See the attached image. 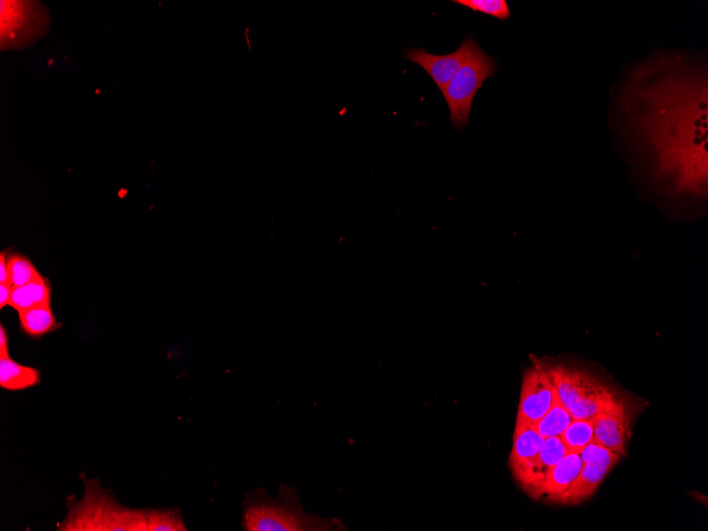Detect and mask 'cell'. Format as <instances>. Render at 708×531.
<instances>
[{
    "label": "cell",
    "mask_w": 708,
    "mask_h": 531,
    "mask_svg": "<svg viewBox=\"0 0 708 531\" xmlns=\"http://www.w3.org/2000/svg\"><path fill=\"white\" fill-rule=\"evenodd\" d=\"M618 130L674 196H707V69L654 55L630 70L616 97ZM633 148V149H634Z\"/></svg>",
    "instance_id": "1"
},
{
    "label": "cell",
    "mask_w": 708,
    "mask_h": 531,
    "mask_svg": "<svg viewBox=\"0 0 708 531\" xmlns=\"http://www.w3.org/2000/svg\"><path fill=\"white\" fill-rule=\"evenodd\" d=\"M561 403L574 419H593L599 414L627 411L625 399L590 371L565 365L545 366Z\"/></svg>",
    "instance_id": "2"
},
{
    "label": "cell",
    "mask_w": 708,
    "mask_h": 531,
    "mask_svg": "<svg viewBox=\"0 0 708 531\" xmlns=\"http://www.w3.org/2000/svg\"><path fill=\"white\" fill-rule=\"evenodd\" d=\"M242 526L246 531H314L330 530L326 520L308 515L300 504L297 492L281 486L273 499L260 488L247 494L243 504Z\"/></svg>",
    "instance_id": "3"
},
{
    "label": "cell",
    "mask_w": 708,
    "mask_h": 531,
    "mask_svg": "<svg viewBox=\"0 0 708 531\" xmlns=\"http://www.w3.org/2000/svg\"><path fill=\"white\" fill-rule=\"evenodd\" d=\"M90 483L86 484L85 498L74 505L59 530L147 531L145 510L123 507Z\"/></svg>",
    "instance_id": "4"
},
{
    "label": "cell",
    "mask_w": 708,
    "mask_h": 531,
    "mask_svg": "<svg viewBox=\"0 0 708 531\" xmlns=\"http://www.w3.org/2000/svg\"><path fill=\"white\" fill-rule=\"evenodd\" d=\"M497 74V63L477 43L447 86L444 95L449 106L452 126L460 131L468 128L475 95L488 79Z\"/></svg>",
    "instance_id": "5"
},
{
    "label": "cell",
    "mask_w": 708,
    "mask_h": 531,
    "mask_svg": "<svg viewBox=\"0 0 708 531\" xmlns=\"http://www.w3.org/2000/svg\"><path fill=\"white\" fill-rule=\"evenodd\" d=\"M557 391L545 366L536 364L523 378L517 424H536L550 411Z\"/></svg>",
    "instance_id": "6"
},
{
    "label": "cell",
    "mask_w": 708,
    "mask_h": 531,
    "mask_svg": "<svg viewBox=\"0 0 708 531\" xmlns=\"http://www.w3.org/2000/svg\"><path fill=\"white\" fill-rule=\"evenodd\" d=\"M580 455L581 470L566 504L577 505L591 498L622 457L595 442L584 448Z\"/></svg>",
    "instance_id": "7"
},
{
    "label": "cell",
    "mask_w": 708,
    "mask_h": 531,
    "mask_svg": "<svg viewBox=\"0 0 708 531\" xmlns=\"http://www.w3.org/2000/svg\"><path fill=\"white\" fill-rule=\"evenodd\" d=\"M475 43L474 39L467 37L462 45L449 55H432L424 48H406L403 52L406 60L426 70L440 92L444 93L469 56Z\"/></svg>",
    "instance_id": "8"
},
{
    "label": "cell",
    "mask_w": 708,
    "mask_h": 531,
    "mask_svg": "<svg viewBox=\"0 0 708 531\" xmlns=\"http://www.w3.org/2000/svg\"><path fill=\"white\" fill-rule=\"evenodd\" d=\"M581 466L580 454H566L553 470L548 473L536 499L566 504V500H568L569 494L578 479Z\"/></svg>",
    "instance_id": "9"
},
{
    "label": "cell",
    "mask_w": 708,
    "mask_h": 531,
    "mask_svg": "<svg viewBox=\"0 0 708 531\" xmlns=\"http://www.w3.org/2000/svg\"><path fill=\"white\" fill-rule=\"evenodd\" d=\"M561 437L545 438L543 447L533 463L518 481L522 488L530 495L537 498L538 491L548 473L568 454Z\"/></svg>",
    "instance_id": "10"
},
{
    "label": "cell",
    "mask_w": 708,
    "mask_h": 531,
    "mask_svg": "<svg viewBox=\"0 0 708 531\" xmlns=\"http://www.w3.org/2000/svg\"><path fill=\"white\" fill-rule=\"evenodd\" d=\"M593 423L595 444L623 456L630 428L627 411L599 414L593 418Z\"/></svg>",
    "instance_id": "11"
},
{
    "label": "cell",
    "mask_w": 708,
    "mask_h": 531,
    "mask_svg": "<svg viewBox=\"0 0 708 531\" xmlns=\"http://www.w3.org/2000/svg\"><path fill=\"white\" fill-rule=\"evenodd\" d=\"M545 438L536 429L535 424H517L509 465L516 480L519 481L533 460L541 451Z\"/></svg>",
    "instance_id": "12"
},
{
    "label": "cell",
    "mask_w": 708,
    "mask_h": 531,
    "mask_svg": "<svg viewBox=\"0 0 708 531\" xmlns=\"http://www.w3.org/2000/svg\"><path fill=\"white\" fill-rule=\"evenodd\" d=\"M41 371L9 358H0V387L9 392H20L41 383Z\"/></svg>",
    "instance_id": "13"
},
{
    "label": "cell",
    "mask_w": 708,
    "mask_h": 531,
    "mask_svg": "<svg viewBox=\"0 0 708 531\" xmlns=\"http://www.w3.org/2000/svg\"><path fill=\"white\" fill-rule=\"evenodd\" d=\"M51 303V290L45 278L32 281L23 287L12 288L10 305L17 312L47 306Z\"/></svg>",
    "instance_id": "14"
},
{
    "label": "cell",
    "mask_w": 708,
    "mask_h": 531,
    "mask_svg": "<svg viewBox=\"0 0 708 531\" xmlns=\"http://www.w3.org/2000/svg\"><path fill=\"white\" fill-rule=\"evenodd\" d=\"M22 330L31 338H41L57 331L61 324L57 321L51 306H40L19 312Z\"/></svg>",
    "instance_id": "15"
},
{
    "label": "cell",
    "mask_w": 708,
    "mask_h": 531,
    "mask_svg": "<svg viewBox=\"0 0 708 531\" xmlns=\"http://www.w3.org/2000/svg\"><path fill=\"white\" fill-rule=\"evenodd\" d=\"M573 420L571 413L565 409V406L557 397L550 411L535 426L543 438L561 437Z\"/></svg>",
    "instance_id": "16"
},
{
    "label": "cell",
    "mask_w": 708,
    "mask_h": 531,
    "mask_svg": "<svg viewBox=\"0 0 708 531\" xmlns=\"http://www.w3.org/2000/svg\"><path fill=\"white\" fill-rule=\"evenodd\" d=\"M561 439L569 453L580 454L584 448L594 442L593 419H574L561 435Z\"/></svg>",
    "instance_id": "17"
},
{
    "label": "cell",
    "mask_w": 708,
    "mask_h": 531,
    "mask_svg": "<svg viewBox=\"0 0 708 531\" xmlns=\"http://www.w3.org/2000/svg\"><path fill=\"white\" fill-rule=\"evenodd\" d=\"M8 267L12 288L23 287L44 278L27 257L19 254L8 257Z\"/></svg>",
    "instance_id": "18"
},
{
    "label": "cell",
    "mask_w": 708,
    "mask_h": 531,
    "mask_svg": "<svg viewBox=\"0 0 708 531\" xmlns=\"http://www.w3.org/2000/svg\"><path fill=\"white\" fill-rule=\"evenodd\" d=\"M147 531H187L184 519L177 510H145Z\"/></svg>",
    "instance_id": "19"
},
{
    "label": "cell",
    "mask_w": 708,
    "mask_h": 531,
    "mask_svg": "<svg viewBox=\"0 0 708 531\" xmlns=\"http://www.w3.org/2000/svg\"><path fill=\"white\" fill-rule=\"evenodd\" d=\"M454 4L466 7L473 12L486 14L500 21H507L511 12L506 0H453Z\"/></svg>",
    "instance_id": "20"
},
{
    "label": "cell",
    "mask_w": 708,
    "mask_h": 531,
    "mask_svg": "<svg viewBox=\"0 0 708 531\" xmlns=\"http://www.w3.org/2000/svg\"><path fill=\"white\" fill-rule=\"evenodd\" d=\"M0 285L11 286L8 258L6 257L5 252H2V254H0Z\"/></svg>",
    "instance_id": "21"
},
{
    "label": "cell",
    "mask_w": 708,
    "mask_h": 531,
    "mask_svg": "<svg viewBox=\"0 0 708 531\" xmlns=\"http://www.w3.org/2000/svg\"><path fill=\"white\" fill-rule=\"evenodd\" d=\"M8 332L4 325L0 326V358H9Z\"/></svg>",
    "instance_id": "22"
},
{
    "label": "cell",
    "mask_w": 708,
    "mask_h": 531,
    "mask_svg": "<svg viewBox=\"0 0 708 531\" xmlns=\"http://www.w3.org/2000/svg\"><path fill=\"white\" fill-rule=\"evenodd\" d=\"M12 296V287L8 285H0V309H4L10 305Z\"/></svg>",
    "instance_id": "23"
}]
</instances>
